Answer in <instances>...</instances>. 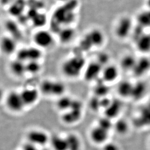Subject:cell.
I'll return each mask as SVG.
<instances>
[{
  "label": "cell",
  "mask_w": 150,
  "mask_h": 150,
  "mask_svg": "<svg viewBox=\"0 0 150 150\" xmlns=\"http://www.w3.org/2000/svg\"><path fill=\"white\" fill-rule=\"evenodd\" d=\"M77 4V0H70L65 3L64 6L61 8L56 10L54 14V25L55 24V28L58 29V32L61 30L60 28V24L65 25L69 24L74 21V14L72 9H74Z\"/></svg>",
  "instance_id": "cell-1"
},
{
  "label": "cell",
  "mask_w": 150,
  "mask_h": 150,
  "mask_svg": "<svg viewBox=\"0 0 150 150\" xmlns=\"http://www.w3.org/2000/svg\"><path fill=\"white\" fill-rule=\"evenodd\" d=\"M86 66L85 58L81 55H75L66 60L61 66L62 74L68 78H77Z\"/></svg>",
  "instance_id": "cell-2"
},
{
  "label": "cell",
  "mask_w": 150,
  "mask_h": 150,
  "mask_svg": "<svg viewBox=\"0 0 150 150\" xmlns=\"http://www.w3.org/2000/svg\"><path fill=\"white\" fill-rule=\"evenodd\" d=\"M132 20L129 17H122L118 20L115 26V35L118 38L125 39L132 31Z\"/></svg>",
  "instance_id": "cell-3"
},
{
  "label": "cell",
  "mask_w": 150,
  "mask_h": 150,
  "mask_svg": "<svg viewBox=\"0 0 150 150\" xmlns=\"http://www.w3.org/2000/svg\"><path fill=\"white\" fill-rule=\"evenodd\" d=\"M6 104L10 110L15 112H21L25 106L21 93L15 91H12L7 95Z\"/></svg>",
  "instance_id": "cell-4"
},
{
  "label": "cell",
  "mask_w": 150,
  "mask_h": 150,
  "mask_svg": "<svg viewBox=\"0 0 150 150\" xmlns=\"http://www.w3.org/2000/svg\"><path fill=\"white\" fill-rule=\"evenodd\" d=\"M34 43L38 47L48 48L52 45L54 39L52 34L46 30H39L34 35Z\"/></svg>",
  "instance_id": "cell-5"
},
{
  "label": "cell",
  "mask_w": 150,
  "mask_h": 150,
  "mask_svg": "<svg viewBox=\"0 0 150 150\" xmlns=\"http://www.w3.org/2000/svg\"><path fill=\"white\" fill-rule=\"evenodd\" d=\"M27 137L29 143L35 146L45 145L49 140V137L45 132L38 130L31 131L27 134Z\"/></svg>",
  "instance_id": "cell-6"
},
{
  "label": "cell",
  "mask_w": 150,
  "mask_h": 150,
  "mask_svg": "<svg viewBox=\"0 0 150 150\" xmlns=\"http://www.w3.org/2000/svg\"><path fill=\"white\" fill-rule=\"evenodd\" d=\"M109 131L103 129L99 126L92 128L90 132V137L94 143L100 144L105 143L108 138Z\"/></svg>",
  "instance_id": "cell-7"
},
{
  "label": "cell",
  "mask_w": 150,
  "mask_h": 150,
  "mask_svg": "<svg viewBox=\"0 0 150 150\" xmlns=\"http://www.w3.org/2000/svg\"><path fill=\"white\" fill-rule=\"evenodd\" d=\"M102 71V66L97 61L91 63L85 69L84 78L85 80L91 82L97 78Z\"/></svg>",
  "instance_id": "cell-8"
},
{
  "label": "cell",
  "mask_w": 150,
  "mask_h": 150,
  "mask_svg": "<svg viewBox=\"0 0 150 150\" xmlns=\"http://www.w3.org/2000/svg\"><path fill=\"white\" fill-rule=\"evenodd\" d=\"M20 93L25 105H33L37 102L39 97L38 91L35 88L24 89Z\"/></svg>",
  "instance_id": "cell-9"
},
{
  "label": "cell",
  "mask_w": 150,
  "mask_h": 150,
  "mask_svg": "<svg viewBox=\"0 0 150 150\" xmlns=\"http://www.w3.org/2000/svg\"><path fill=\"white\" fill-rule=\"evenodd\" d=\"M119 69L112 65L106 66L102 71L103 81L106 82H112L116 80L119 76Z\"/></svg>",
  "instance_id": "cell-10"
},
{
  "label": "cell",
  "mask_w": 150,
  "mask_h": 150,
  "mask_svg": "<svg viewBox=\"0 0 150 150\" xmlns=\"http://www.w3.org/2000/svg\"><path fill=\"white\" fill-rule=\"evenodd\" d=\"M150 69V59L142 57L137 59L133 72L137 76H142L146 74Z\"/></svg>",
  "instance_id": "cell-11"
},
{
  "label": "cell",
  "mask_w": 150,
  "mask_h": 150,
  "mask_svg": "<svg viewBox=\"0 0 150 150\" xmlns=\"http://www.w3.org/2000/svg\"><path fill=\"white\" fill-rule=\"evenodd\" d=\"M1 51L5 54L10 55L16 50V41L11 37H3L1 40Z\"/></svg>",
  "instance_id": "cell-12"
},
{
  "label": "cell",
  "mask_w": 150,
  "mask_h": 150,
  "mask_svg": "<svg viewBox=\"0 0 150 150\" xmlns=\"http://www.w3.org/2000/svg\"><path fill=\"white\" fill-rule=\"evenodd\" d=\"M82 110L69 109L63 115V122L69 125H71L77 122L80 120L82 117Z\"/></svg>",
  "instance_id": "cell-13"
},
{
  "label": "cell",
  "mask_w": 150,
  "mask_h": 150,
  "mask_svg": "<svg viewBox=\"0 0 150 150\" xmlns=\"http://www.w3.org/2000/svg\"><path fill=\"white\" fill-rule=\"evenodd\" d=\"M88 35L93 47H100L105 42V35L100 29H94Z\"/></svg>",
  "instance_id": "cell-14"
},
{
  "label": "cell",
  "mask_w": 150,
  "mask_h": 150,
  "mask_svg": "<svg viewBox=\"0 0 150 150\" xmlns=\"http://www.w3.org/2000/svg\"><path fill=\"white\" fill-rule=\"evenodd\" d=\"M136 125L139 127L150 126V109L147 106L142 108L139 117L136 120Z\"/></svg>",
  "instance_id": "cell-15"
},
{
  "label": "cell",
  "mask_w": 150,
  "mask_h": 150,
  "mask_svg": "<svg viewBox=\"0 0 150 150\" xmlns=\"http://www.w3.org/2000/svg\"><path fill=\"white\" fill-rule=\"evenodd\" d=\"M51 146L54 150H68V145L66 137L54 135L50 139Z\"/></svg>",
  "instance_id": "cell-16"
},
{
  "label": "cell",
  "mask_w": 150,
  "mask_h": 150,
  "mask_svg": "<svg viewBox=\"0 0 150 150\" xmlns=\"http://www.w3.org/2000/svg\"><path fill=\"white\" fill-rule=\"evenodd\" d=\"M75 35V31L71 27H66L62 28L58 32V38L63 44H67L70 42Z\"/></svg>",
  "instance_id": "cell-17"
},
{
  "label": "cell",
  "mask_w": 150,
  "mask_h": 150,
  "mask_svg": "<svg viewBox=\"0 0 150 150\" xmlns=\"http://www.w3.org/2000/svg\"><path fill=\"white\" fill-rule=\"evenodd\" d=\"M133 84L128 81H122L117 86L118 93L123 97H129L132 96Z\"/></svg>",
  "instance_id": "cell-18"
},
{
  "label": "cell",
  "mask_w": 150,
  "mask_h": 150,
  "mask_svg": "<svg viewBox=\"0 0 150 150\" xmlns=\"http://www.w3.org/2000/svg\"><path fill=\"white\" fill-rule=\"evenodd\" d=\"M10 69L12 73L18 77L22 76L26 72V65L23 62L17 59L12 61L10 63Z\"/></svg>",
  "instance_id": "cell-19"
},
{
  "label": "cell",
  "mask_w": 150,
  "mask_h": 150,
  "mask_svg": "<svg viewBox=\"0 0 150 150\" xmlns=\"http://www.w3.org/2000/svg\"><path fill=\"white\" fill-rule=\"evenodd\" d=\"M137 60L131 54L124 55L120 61V67L125 71H133L136 66Z\"/></svg>",
  "instance_id": "cell-20"
},
{
  "label": "cell",
  "mask_w": 150,
  "mask_h": 150,
  "mask_svg": "<svg viewBox=\"0 0 150 150\" xmlns=\"http://www.w3.org/2000/svg\"><path fill=\"white\" fill-rule=\"evenodd\" d=\"M120 110V102L119 100H112L110 105L105 109V116L111 119L117 116Z\"/></svg>",
  "instance_id": "cell-21"
},
{
  "label": "cell",
  "mask_w": 150,
  "mask_h": 150,
  "mask_svg": "<svg viewBox=\"0 0 150 150\" xmlns=\"http://www.w3.org/2000/svg\"><path fill=\"white\" fill-rule=\"evenodd\" d=\"M26 3L24 0H15L10 6L9 12L12 16H21Z\"/></svg>",
  "instance_id": "cell-22"
},
{
  "label": "cell",
  "mask_w": 150,
  "mask_h": 150,
  "mask_svg": "<svg viewBox=\"0 0 150 150\" xmlns=\"http://www.w3.org/2000/svg\"><path fill=\"white\" fill-rule=\"evenodd\" d=\"M68 145V150H80L81 143L78 136L69 134L66 137Z\"/></svg>",
  "instance_id": "cell-23"
},
{
  "label": "cell",
  "mask_w": 150,
  "mask_h": 150,
  "mask_svg": "<svg viewBox=\"0 0 150 150\" xmlns=\"http://www.w3.org/2000/svg\"><path fill=\"white\" fill-rule=\"evenodd\" d=\"M146 86L144 83L140 82L133 84L131 97L135 99H139L144 96L146 93Z\"/></svg>",
  "instance_id": "cell-24"
},
{
  "label": "cell",
  "mask_w": 150,
  "mask_h": 150,
  "mask_svg": "<svg viewBox=\"0 0 150 150\" xmlns=\"http://www.w3.org/2000/svg\"><path fill=\"white\" fill-rule=\"evenodd\" d=\"M72 100L69 97L62 96L57 101V107L60 110H68L71 108Z\"/></svg>",
  "instance_id": "cell-25"
},
{
  "label": "cell",
  "mask_w": 150,
  "mask_h": 150,
  "mask_svg": "<svg viewBox=\"0 0 150 150\" xmlns=\"http://www.w3.org/2000/svg\"><path fill=\"white\" fill-rule=\"evenodd\" d=\"M116 132L119 134H124L128 131L129 126L126 120L123 119H119L117 120L113 125Z\"/></svg>",
  "instance_id": "cell-26"
},
{
  "label": "cell",
  "mask_w": 150,
  "mask_h": 150,
  "mask_svg": "<svg viewBox=\"0 0 150 150\" xmlns=\"http://www.w3.org/2000/svg\"><path fill=\"white\" fill-rule=\"evenodd\" d=\"M137 47L139 51L147 52L150 51V37L143 35L140 37L137 42Z\"/></svg>",
  "instance_id": "cell-27"
},
{
  "label": "cell",
  "mask_w": 150,
  "mask_h": 150,
  "mask_svg": "<svg viewBox=\"0 0 150 150\" xmlns=\"http://www.w3.org/2000/svg\"><path fill=\"white\" fill-rule=\"evenodd\" d=\"M66 91V86L64 83L59 81H54L52 95L61 96Z\"/></svg>",
  "instance_id": "cell-28"
},
{
  "label": "cell",
  "mask_w": 150,
  "mask_h": 150,
  "mask_svg": "<svg viewBox=\"0 0 150 150\" xmlns=\"http://www.w3.org/2000/svg\"><path fill=\"white\" fill-rule=\"evenodd\" d=\"M54 81L50 80L43 81L40 84V88L41 92L46 95H52Z\"/></svg>",
  "instance_id": "cell-29"
},
{
  "label": "cell",
  "mask_w": 150,
  "mask_h": 150,
  "mask_svg": "<svg viewBox=\"0 0 150 150\" xmlns=\"http://www.w3.org/2000/svg\"><path fill=\"white\" fill-rule=\"evenodd\" d=\"M138 21L139 24L144 27L150 26V11H144L139 15Z\"/></svg>",
  "instance_id": "cell-30"
},
{
  "label": "cell",
  "mask_w": 150,
  "mask_h": 150,
  "mask_svg": "<svg viewBox=\"0 0 150 150\" xmlns=\"http://www.w3.org/2000/svg\"><path fill=\"white\" fill-rule=\"evenodd\" d=\"M29 60L30 61H38V59L41 58L42 52L41 51L35 47H32L28 49Z\"/></svg>",
  "instance_id": "cell-31"
},
{
  "label": "cell",
  "mask_w": 150,
  "mask_h": 150,
  "mask_svg": "<svg viewBox=\"0 0 150 150\" xmlns=\"http://www.w3.org/2000/svg\"><path fill=\"white\" fill-rule=\"evenodd\" d=\"M108 88L103 83H98L94 88V93L98 97H104L108 92Z\"/></svg>",
  "instance_id": "cell-32"
},
{
  "label": "cell",
  "mask_w": 150,
  "mask_h": 150,
  "mask_svg": "<svg viewBox=\"0 0 150 150\" xmlns=\"http://www.w3.org/2000/svg\"><path fill=\"white\" fill-rule=\"evenodd\" d=\"M113 125L111 119L106 116L100 118L98 121V126L108 131L113 128Z\"/></svg>",
  "instance_id": "cell-33"
},
{
  "label": "cell",
  "mask_w": 150,
  "mask_h": 150,
  "mask_svg": "<svg viewBox=\"0 0 150 150\" xmlns=\"http://www.w3.org/2000/svg\"><path fill=\"white\" fill-rule=\"evenodd\" d=\"M34 26L37 27H42L47 22L46 16L43 14L38 13L32 20Z\"/></svg>",
  "instance_id": "cell-34"
},
{
  "label": "cell",
  "mask_w": 150,
  "mask_h": 150,
  "mask_svg": "<svg viewBox=\"0 0 150 150\" xmlns=\"http://www.w3.org/2000/svg\"><path fill=\"white\" fill-rule=\"evenodd\" d=\"M26 72L32 74H35L40 71V65L38 61H30L26 65Z\"/></svg>",
  "instance_id": "cell-35"
},
{
  "label": "cell",
  "mask_w": 150,
  "mask_h": 150,
  "mask_svg": "<svg viewBox=\"0 0 150 150\" xmlns=\"http://www.w3.org/2000/svg\"><path fill=\"white\" fill-rule=\"evenodd\" d=\"M80 47H81L82 51H89L92 47H93L88 34H86L81 40Z\"/></svg>",
  "instance_id": "cell-36"
},
{
  "label": "cell",
  "mask_w": 150,
  "mask_h": 150,
  "mask_svg": "<svg viewBox=\"0 0 150 150\" xmlns=\"http://www.w3.org/2000/svg\"><path fill=\"white\" fill-rule=\"evenodd\" d=\"M89 106L93 111H97L101 108L100 106V99L99 97H93L89 100Z\"/></svg>",
  "instance_id": "cell-37"
},
{
  "label": "cell",
  "mask_w": 150,
  "mask_h": 150,
  "mask_svg": "<svg viewBox=\"0 0 150 150\" xmlns=\"http://www.w3.org/2000/svg\"><path fill=\"white\" fill-rule=\"evenodd\" d=\"M17 60L22 62H24L26 60H29L28 52V49L23 48L20 49L17 52Z\"/></svg>",
  "instance_id": "cell-38"
},
{
  "label": "cell",
  "mask_w": 150,
  "mask_h": 150,
  "mask_svg": "<svg viewBox=\"0 0 150 150\" xmlns=\"http://www.w3.org/2000/svg\"><path fill=\"white\" fill-rule=\"evenodd\" d=\"M109 55L106 53L102 52L98 55L96 61L101 66L103 65H105L106 66L108 65L107 64L109 61Z\"/></svg>",
  "instance_id": "cell-39"
},
{
  "label": "cell",
  "mask_w": 150,
  "mask_h": 150,
  "mask_svg": "<svg viewBox=\"0 0 150 150\" xmlns=\"http://www.w3.org/2000/svg\"><path fill=\"white\" fill-rule=\"evenodd\" d=\"M6 27L7 30L12 34L17 33V32L18 31V29L17 25L14 23H13L12 21L7 22L6 25Z\"/></svg>",
  "instance_id": "cell-40"
},
{
  "label": "cell",
  "mask_w": 150,
  "mask_h": 150,
  "mask_svg": "<svg viewBox=\"0 0 150 150\" xmlns=\"http://www.w3.org/2000/svg\"><path fill=\"white\" fill-rule=\"evenodd\" d=\"M83 105L82 102L80 100H73L72 103L71 105L70 109H76V110H82Z\"/></svg>",
  "instance_id": "cell-41"
},
{
  "label": "cell",
  "mask_w": 150,
  "mask_h": 150,
  "mask_svg": "<svg viewBox=\"0 0 150 150\" xmlns=\"http://www.w3.org/2000/svg\"><path fill=\"white\" fill-rule=\"evenodd\" d=\"M103 150H119L117 145L113 142L105 143L103 147Z\"/></svg>",
  "instance_id": "cell-42"
},
{
  "label": "cell",
  "mask_w": 150,
  "mask_h": 150,
  "mask_svg": "<svg viewBox=\"0 0 150 150\" xmlns=\"http://www.w3.org/2000/svg\"><path fill=\"white\" fill-rule=\"evenodd\" d=\"M112 100L106 98V97H103L101 99L100 98V106L102 108H104L105 109L109 106V105H110L111 103Z\"/></svg>",
  "instance_id": "cell-43"
},
{
  "label": "cell",
  "mask_w": 150,
  "mask_h": 150,
  "mask_svg": "<svg viewBox=\"0 0 150 150\" xmlns=\"http://www.w3.org/2000/svg\"><path fill=\"white\" fill-rule=\"evenodd\" d=\"M22 150H38V149H37L35 145L31 143H28L24 145Z\"/></svg>",
  "instance_id": "cell-44"
},
{
  "label": "cell",
  "mask_w": 150,
  "mask_h": 150,
  "mask_svg": "<svg viewBox=\"0 0 150 150\" xmlns=\"http://www.w3.org/2000/svg\"><path fill=\"white\" fill-rule=\"evenodd\" d=\"M1 3H3L4 4H7L9 3H10L12 1V0H1Z\"/></svg>",
  "instance_id": "cell-45"
},
{
  "label": "cell",
  "mask_w": 150,
  "mask_h": 150,
  "mask_svg": "<svg viewBox=\"0 0 150 150\" xmlns=\"http://www.w3.org/2000/svg\"><path fill=\"white\" fill-rule=\"evenodd\" d=\"M58 1H61V2H63V3H66L69 1L70 0H58Z\"/></svg>",
  "instance_id": "cell-46"
},
{
  "label": "cell",
  "mask_w": 150,
  "mask_h": 150,
  "mask_svg": "<svg viewBox=\"0 0 150 150\" xmlns=\"http://www.w3.org/2000/svg\"><path fill=\"white\" fill-rule=\"evenodd\" d=\"M146 106H147L148 108H149V109H150V100L148 103L147 105Z\"/></svg>",
  "instance_id": "cell-47"
},
{
  "label": "cell",
  "mask_w": 150,
  "mask_h": 150,
  "mask_svg": "<svg viewBox=\"0 0 150 150\" xmlns=\"http://www.w3.org/2000/svg\"><path fill=\"white\" fill-rule=\"evenodd\" d=\"M148 4H149V5L150 6V0H148Z\"/></svg>",
  "instance_id": "cell-48"
}]
</instances>
